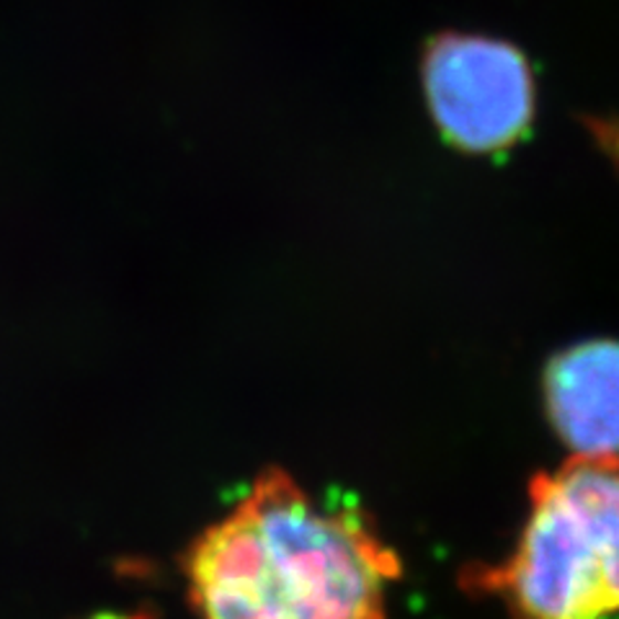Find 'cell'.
<instances>
[{
  "instance_id": "3",
  "label": "cell",
  "mask_w": 619,
  "mask_h": 619,
  "mask_svg": "<svg viewBox=\"0 0 619 619\" xmlns=\"http://www.w3.org/2000/svg\"><path fill=\"white\" fill-rule=\"evenodd\" d=\"M421 83L433 124L464 153L508 150L534 124L532 65L503 39L462 31L433 36L421 60Z\"/></svg>"
},
{
  "instance_id": "1",
  "label": "cell",
  "mask_w": 619,
  "mask_h": 619,
  "mask_svg": "<svg viewBox=\"0 0 619 619\" xmlns=\"http://www.w3.org/2000/svg\"><path fill=\"white\" fill-rule=\"evenodd\" d=\"M400 557L352 511L269 468L186 555L199 619H387Z\"/></svg>"
},
{
  "instance_id": "2",
  "label": "cell",
  "mask_w": 619,
  "mask_h": 619,
  "mask_svg": "<svg viewBox=\"0 0 619 619\" xmlns=\"http://www.w3.org/2000/svg\"><path fill=\"white\" fill-rule=\"evenodd\" d=\"M480 584L514 619L619 615V454H573L534 478L514 555Z\"/></svg>"
},
{
  "instance_id": "4",
  "label": "cell",
  "mask_w": 619,
  "mask_h": 619,
  "mask_svg": "<svg viewBox=\"0 0 619 619\" xmlns=\"http://www.w3.org/2000/svg\"><path fill=\"white\" fill-rule=\"evenodd\" d=\"M549 410L578 454H619V344L594 340L557 356Z\"/></svg>"
}]
</instances>
